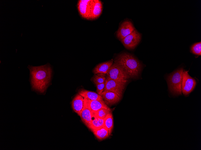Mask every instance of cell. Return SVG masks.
Here are the masks:
<instances>
[{
	"mask_svg": "<svg viewBox=\"0 0 201 150\" xmlns=\"http://www.w3.org/2000/svg\"><path fill=\"white\" fill-rule=\"evenodd\" d=\"M32 88L40 93L45 91L51 80L52 70L49 65L38 66L29 65Z\"/></svg>",
	"mask_w": 201,
	"mask_h": 150,
	"instance_id": "1",
	"label": "cell"
},
{
	"mask_svg": "<svg viewBox=\"0 0 201 150\" xmlns=\"http://www.w3.org/2000/svg\"><path fill=\"white\" fill-rule=\"evenodd\" d=\"M114 62L120 66L130 78H137L141 71V63L129 53H123L119 54L115 58Z\"/></svg>",
	"mask_w": 201,
	"mask_h": 150,
	"instance_id": "2",
	"label": "cell"
},
{
	"mask_svg": "<svg viewBox=\"0 0 201 150\" xmlns=\"http://www.w3.org/2000/svg\"><path fill=\"white\" fill-rule=\"evenodd\" d=\"M183 69L181 68L168 75L167 81L170 92L174 95L182 94L181 84Z\"/></svg>",
	"mask_w": 201,
	"mask_h": 150,
	"instance_id": "3",
	"label": "cell"
},
{
	"mask_svg": "<svg viewBox=\"0 0 201 150\" xmlns=\"http://www.w3.org/2000/svg\"><path fill=\"white\" fill-rule=\"evenodd\" d=\"M128 80H116L106 79L104 91L116 93L122 96Z\"/></svg>",
	"mask_w": 201,
	"mask_h": 150,
	"instance_id": "4",
	"label": "cell"
},
{
	"mask_svg": "<svg viewBox=\"0 0 201 150\" xmlns=\"http://www.w3.org/2000/svg\"><path fill=\"white\" fill-rule=\"evenodd\" d=\"M106 78L116 80H128L130 77L120 66L114 62L106 74Z\"/></svg>",
	"mask_w": 201,
	"mask_h": 150,
	"instance_id": "5",
	"label": "cell"
},
{
	"mask_svg": "<svg viewBox=\"0 0 201 150\" xmlns=\"http://www.w3.org/2000/svg\"><path fill=\"white\" fill-rule=\"evenodd\" d=\"M188 72L184 70L182 74L181 90L184 96L188 95L193 90L196 83L195 80L190 76Z\"/></svg>",
	"mask_w": 201,
	"mask_h": 150,
	"instance_id": "6",
	"label": "cell"
},
{
	"mask_svg": "<svg viewBox=\"0 0 201 150\" xmlns=\"http://www.w3.org/2000/svg\"><path fill=\"white\" fill-rule=\"evenodd\" d=\"M141 37V34L135 29L120 41L125 48L132 49H134L140 43Z\"/></svg>",
	"mask_w": 201,
	"mask_h": 150,
	"instance_id": "7",
	"label": "cell"
},
{
	"mask_svg": "<svg viewBox=\"0 0 201 150\" xmlns=\"http://www.w3.org/2000/svg\"><path fill=\"white\" fill-rule=\"evenodd\" d=\"M93 0H79L77 6L81 16L85 19L90 20L91 8Z\"/></svg>",
	"mask_w": 201,
	"mask_h": 150,
	"instance_id": "8",
	"label": "cell"
},
{
	"mask_svg": "<svg viewBox=\"0 0 201 150\" xmlns=\"http://www.w3.org/2000/svg\"><path fill=\"white\" fill-rule=\"evenodd\" d=\"M135 29L131 21H125L121 24L117 31L116 37L120 40L131 33Z\"/></svg>",
	"mask_w": 201,
	"mask_h": 150,
	"instance_id": "9",
	"label": "cell"
},
{
	"mask_svg": "<svg viewBox=\"0 0 201 150\" xmlns=\"http://www.w3.org/2000/svg\"><path fill=\"white\" fill-rule=\"evenodd\" d=\"M84 105L89 108L93 114L102 108L110 109L103 100H90L84 99Z\"/></svg>",
	"mask_w": 201,
	"mask_h": 150,
	"instance_id": "10",
	"label": "cell"
},
{
	"mask_svg": "<svg viewBox=\"0 0 201 150\" xmlns=\"http://www.w3.org/2000/svg\"><path fill=\"white\" fill-rule=\"evenodd\" d=\"M101 96L105 103L109 105L117 103L122 97L116 93L110 91H104Z\"/></svg>",
	"mask_w": 201,
	"mask_h": 150,
	"instance_id": "11",
	"label": "cell"
},
{
	"mask_svg": "<svg viewBox=\"0 0 201 150\" xmlns=\"http://www.w3.org/2000/svg\"><path fill=\"white\" fill-rule=\"evenodd\" d=\"M103 10L102 3L99 0H93L90 14V20L97 18L101 14Z\"/></svg>",
	"mask_w": 201,
	"mask_h": 150,
	"instance_id": "12",
	"label": "cell"
},
{
	"mask_svg": "<svg viewBox=\"0 0 201 150\" xmlns=\"http://www.w3.org/2000/svg\"><path fill=\"white\" fill-rule=\"evenodd\" d=\"M73 111L79 116L84 107V98L79 93L73 98L71 103Z\"/></svg>",
	"mask_w": 201,
	"mask_h": 150,
	"instance_id": "13",
	"label": "cell"
},
{
	"mask_svg": "<svg viewBox=\"0 0 201 150\" xmlns=\"http://www.w3.org/2000/svg\"><path fill=\"white\" fill-rule=\"evenodd\" d=\"M113 63L114 60L112 59L109 61L100 63L94 67L93 72L95 74L102 73L106 75Z\"/></svg>",
	"mask_w": 201,
	"mask_h": 150,
	"instance_id": "14",
	"label": "cell"
},
{
	"mask_svg": "<svg viewBox=\"0 0 201 150\" xmlns=\"http://www.w3.org/2000/svg\"><path fill=\"white\" fill-rule=\"evenodd\" d=\"M79 116L82 122L87 127L89 125L94 117L90 110L84 105Z\"/></svg>",
	"mask_w": 201,
	"mask_h": 150,
	"instance_id": "15",
	"label": "cell"
},
{
	"mask_svg": "<svg viewBox=\"0 0 201 150\" xmlns=\"http://www.w3.org/2000/svg\"><path fill=\"white\" fill-rule=\"evenodd\" d=\"M82 96L84 99L90 100H103L101 96L97 93L84 89L80 90L78 93Z\"/></svg>",
	"mask_w": 201,
	"mask_h": 150,
	"instance_id": "16",
	"label": "cell"
},
{
	"mask_svg": "<svg viewBox=\"0 0 201 150\" xmlns=\"http://www.w3.org/2000/svg\"><path fill=\"white\" fill-rule=\"evenodd\" d=\"M91 131L96 138L100 140L105 139L110 135L107 129L104 126Z\"/></svg>",
	"mask_w": 201,
	"mask_h": 150,
	"instance_id": "17",
	"label": "cell"
},
{
	"mask_svg": "<svg viewBox=\"0 0 201 150\" xmlns=\"http://www.w3.org/2000/svg\"><path fill=\"white\" fill-rule=\"evenodd\" d=\"M104 126V119L94 117L87 127L91 131L100 128Z\"/></svg>",
	"mask_w": 201,
	"mask_h": 150,
	"instance_id": "18",
	"label": "cell"
},
{
	"mask_svg": "<svg viewBox=\"0 0 201 150\" xmlns=\"http://www.w3.org/2000/svg\"><path fill=\"white\" fill-rule=\"evenodd\" d=\"M104 126L107 129L109 135H110L113 126V118L112 112L108 114L104 119Z\"/></svg>",
	"mask_w": 201,
	"mask_h": 150,
	"instance_id": "19",
	"label": "cell"
},
{
	"mask_svg": "<svg viewBox=\"0 0 201 150\" xmlns=\"http://www.w3.org/2000/svg\"><path fill=\"white\" fill-rule=\"evenodd\" d=\"M97 75L95 74L92 77L91 80L95 85L103 83L105 82L106 78V75L102 74H97Z\"/></svg>",
	"mask_w": 201,
	"mask_h": 150,
	"instance_id": "20",
	"label": "cell"
},
{
	"mask_svg": "<svg viewBox=\"0 0 201 150\" xmlns=\"http://www.w3.org/2000/svg\"><path fill=\"white\" fill-rule=\"evenodd\" d=\"M112 112L110 109L102 108L93 114L94 116L101 119H104L107 115Z\"/></svg>",
	"mask_w": 201,
	"mask_h": 150,
	"instance_id": "21",
	"label": "cell"
},
{
	"mask_svg": "<svg viewBox=\"0 0 201 150\" xmlns=\"http://www.w3.org/2000/svg\"><path fill=\"white\" fill-rule=\"evenodd\" d=\"M191 51L193 54L198 55H201V42L194 44L191 47Z\"/></svg>",
	"mask_w": 201,
	"mask_h": 150,
	"instance_id": "22",
	"label": "cell"
},
{
	"mask_svg": "<svg viewBox=\"0 0 201 150\" xmlns=\"http://www.w3.org/2000/svg\"><path fill=\"white\" fill-rule=\"evenodd\" d=\"M96 86L97 90L96 91L97 93L100 95L101 96L102 93L104 91L105 82L98 84L96 85Z\"/></svg>",
	"mask_w": 201,
	"mask_h": 150,
	"instance_id": "23",
	"label": "cell"
}]
</instances>
